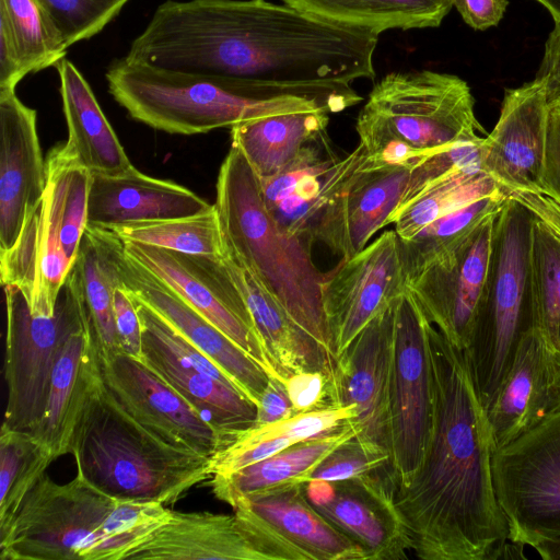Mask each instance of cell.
<instances>
[{"label": "cell", "instance_id": "cell-1", "mask_svg": "<svg viewBox=\"0 0 560 560\" xmlns=\"http://www.w3.org/2000/svg\"><path fill=\"white\" fill-rule=\"evenodd\" d=\"M378 35L267 0H167L126 56L153 67L272 83L374 79Z\"/></svg>", "mask_w": 560, "mask_h": 560}, {"label": "cell", "instance_id": "cell-2", "mask_svg": "<svg viewBox=\"0 0 560 560\" xmlns=\"http://www.w3.org/2000/svg\"><path fill=\"white\" fill-rule=\"evenodd\" d=\"M432 415L421 464L396 504L423 560H495L509 539L492 478L487 411L463 350L431 324Z\"/></svg>", "mask_w": 560, "mask_h": 560}, {"label": "cell", "instance_id": "cell-3", "mask_svg": "<svg viewBox=\"0 0 560 560\" xmlns=\"http://www.w3.org/2000/svg\"><path fill=\"white\" fill-rule=\"evenodd\" d=\"M108 91L129 116L174 135H198L288 113L342 112L362 101L347 82L272 83L182 72L126 56L105 73Z\"/></svg>", "mask_w": 560, "mask_h": 560}, {"label": "cell", "instance_id": "cell-4", "mask_svg": "<svg viewBox=\"0 0 560 560\" xmlns=\"http://www.w3.org/2000/svg\"><path fill=\"white\" fill-rule=\"evenodd\" d=\"M170 515L160 502L116 499L79 472L62 485L45 474L0 528V559H128Z\"/></svg>", "mask_w": 560, "mask_h": 560}, {"label": "cell", "instance_id": "cell-5", "mask_svg": "<svg viewBox=\"0 0 560 560\" xmlns=\"http://www.w3.org/2000/svg\"><path fill=\"white\" fill-rule=\"evenodd\" d=\"M214 207L224 254L252 271L336 362L322 300L326 273L308 247L278 226L265 206L259 177L233 145L220 166Z\"/></svg>", "mask_w": 560, "mask_h": 560}, {"label": "cell", "instance_id": "cell-6", "mask_svg": "<svg viewBox=\"0 0 560 560\" xmlns=\"http://www.w3.org/2000/svg\"><path fill=\"white\" fill-rule=\"evenodd\" d=\"M71 454L77 472L119 500L173 504L212 477L210 457L177 448L136 421L102 374L77 424Z\"/></svg>", "mask_w": 560, "mask_h": 560}, {"label": "cell", "instance_id": "cell-7", "mask_svg": "<svg viewBox=\"0 0 560 560\" xmlns=\"http://www.w3.org/2000/svg\"><path fill=\"white\" fill-rule=\"evenodd\" d=\"M366 168L407 167L485 129L467 82L433 70L390 72L369 93L355 124Z\"/></svg>", "mask_w": 560, "mask_h": 560}, {"label": "cell", "instance_id": "cell-8", "mask_svg": "<svg viewBox=\"0 0 560 560\" xmlns=\"http://www.w3.org/2000/svg\"><path fill=\"white\" fill-rule=\"evenodd\" d=\"M534 215L506 196L494 220L486 294L468 347L463 350L487 410L514 361L522 338L537 328L529 276Z\"/></svg>", "mask_w": 560, "mask_h": 560}, {"label": "cell", "instance_id": "cell-9", "mask_svg": "<svg viewBox=\"0 0 560 560\" xmlns=\"http://www.w3.org/2000/svg\"><path fill=\"white\" fill-rule=\"evenodd\" d=\"M365 164L361 145L341 158L325 132L307 143L285 171L259 178L265 206L278 226L306 247L323 243L345 257L346 198Z\"/></svg>", "mask_w": 560, "mask_h": 560}, {"label": "cell", "instance_id": "cell-10", "mask_svg": "<svg viewBox=\"0 0 560 560\" xmlns=\"http://www.w3.org/2000/svg\"><path fill=\"white\" fill-rule=\"evenodd\" d=\"M491 468L509 539H560V412L494 451Z\"/></svg>", "mask_w": 560, "mask_h": 560}, {"label": "cell", "instance_id": "cell-11", "mask_svg": "<svg viewBox=\"0 0 560 560\" xmlns=\"http://www.w3.org/2000/svg\"><path fill=\"white\" fill-rule=\"evenodd\" d=\"M392 313L388 407L392 464L398 488L408 485L418 470L430 433L431 323L408 288L392 303Z\"/></svg>", "mask_w": 560, "mask_h": 560}, {"label": "cell", "instance_id": "cell-12", "mask_svg": "<svg viewBox=\"0 0 560 560\" xmlns=\"http://www.w3.org/2000/svg\"><path fill=\"white\" fill-rule=\"evenodd\" d=\"M3 289L8 399L2 425L33 433L45 412L60 337L82 310L81 296L73 269L59 292L51 316L33 315L25 295L16 285L7 284Z\"/></svg>", "mask_w": 560, "mask_h": 560}, {"label": "cell", "instance_id": "cell-13", "mask_svg": "<svg viewBox=\"0 0 560 560\" xmlns=\"http://www.w3.org/2000/svg\"><path fill=\"white\" fill-rule=\"evenodd\" d=\"M124 249L247 352L270 376L280 378L222 256L192 255L136 242H124Z\"/></svg>", "mask_w": 560, "mask_h": 560}, {"label": "cell", "instance_id": "cell-14", "mask_svg": "<svg viewBox=\"0 0 560 560\" xmlns=\"http://www.w3.org/2000/svg\"><path fill=\"white\" fill-rule=\"evenodd\" d=\"M407 289L399 238L386 231L326 273L322 300L337 358L361 330Z\"/></svg>", "mask_w": 560, "mask_h": 560}, {"label": "cell", "instance_id": "cell-15", "mask_svg": "<svg viewBox=\"0 0 560 560\" xmlns=\"http://www.w3.org/2000/svg\"><path fill=\"white\" fill-rule=\"evenodd\" d=\"M497 214L407 281L428 320L459 350L470 342L486 294Z\"/></svg>", "mask_w": 560, "mask_h": 560}, {"label": "cell", "instance_id": "cell-16", "mask_svg": "<svg viewBox=\"0 0 560 560\" xmlns=\"http://www.w3.org/2000/svg\"><path fill=\"white\" fill-rule=\"evenodd\" d=\"M100 368L124 409L168 444L210 458L224 446L214 427L141 360L100 352Z\"/></svg>", "mask_w": 560, "mask_h": 560}, {"label": "cell", "instance_id": "cell-17", "mask_svg": "<svg viewBox=\"0 0 560 560\" xmlns=\"http://www.w3.org/2000/svg\"><path fill=\"white\" fill-rule=\"evenodd\" d=\"M396 488L390 472L305 483L313 506L363 550L365 560H405L412 551Z\"/></svg>", "mask_w": 560, "mask_h": 560}, {"label": "cell", "instance_id": "cell-18", "mask_svg": "<svg viewBox=\"0 0 560 560\" xmlns=\"http://www.w3.org/2000/svg\"><path fill=\"white\" fill-rule=\"evenodd\" d=\"M548 115L542 79L504 90L499 119L481 143V170L505 195L541 192Z\"/></svg>", "mask_w": 560, "mask_h": 560}, {"label": "cell", "instance_id": "cell-19", "mask_svg": "<svg viewBox=\"0 0 560 560\" xmlns=\"http://www.w3.org/2000/svg\"><path fill=\"white\" fill-rule=\"evenodd\" d=\"M392 305L373 318L337 358L328 384L329 406H354L361 442L390 452L388 381Z\"/></svg>", "mask_w": 560, "mask_h": 560}, {"label": "cell", "instance_id": "cell-20", "mask_svg": "<svg viewBox=\"0 0 560 560\" xmlns=\"http://www.w3.org/2000/svg\"><path fill=\"white\" fill-rule=\"evenodd\" d=\"M46 166L47 186L40 205L26 220L14 246L0 255L2 285H16L36 316L55 314L59 292L74 265L62 246L60 180L54 167Z\"/></svg>", "mask_w": 560, "mask_h": 560}, {"label": "cell", "instance_id": "cell-21", "mask_svg": "<svg viewBox=\"0 0 560 560\" xmlns=\"http://www.w3.org/2000/svg\"><path fill=\"white\" fill-rule=\"evenodd\" d=\"M119 267L129 293L189 340L257 407L270 377L267 371L125 249Z\"/></svg>", "mask_w": 560, "mask_h": 560}, {"label": "cell", "instance_id": "cell-22", "mask_svg": "<svg viewBox=\"0 0 560 560\" xmlns=\"http://www.w3.org/2000/svg\"><path fill=\"white\" fill-rule=\"evenodd\" d=\"M233 509L285 560H365L363 550L313 506L305 485L248 497Z\"/></svg>", "mask_w": 560, "mask_h": 560}, {"label": "cell", "instance_id": "cell-23", "mask_svg": "<svg viewBox=\"0 0 560 560\" xmlns=\"http://www.w3.org/2000/svg\"><path fill=\"white\" fill-rule=\"evenodd\" d=\"M0 255L16 243L26 220L40 205L47 166L36 128V110L0 91Z\"/></svg>", "mask_w": 560, "mask_h": 560}, {"label": "cell", "instance_id": "cell-24", "mask_svg": "<svg viewBox=\"0 0 560 560\" xmlns=\"http://www.w3.org/2000/svg\"><path fill=\"white\" fill-rule=\"evenodd\" d=\"M494 451L560 412V365L552 348L534 328L486 410Z\"/></svg>", "mask_w": 560, "mask_h": 560}, {"label": "cell", "instance_id": "cell-25", "mask_svg": "<svg viewBox=\"0 0 560 560\" xmlns=\"http://www.w3.org/2000/svg\"><path fill=\"white\" fill-rule=\"evenodd\" d=\"M100 374L98 346L82 305L60 337L45 412L33 432L55 459L71 453L77 424Z\"/></svg>", "mask_w": 560, "mask_h": 560}, {"label": "cell", "instance_id": "cell-26", "mask_svg": "<svg viewBox=\"0 0 560 560\" xmlns=\"http://www.w3.org/2000/svg\"><path fill=\"white\" fill-rule=\"evenodd\" d=\"M128 559L276 560L250 525L233 515L171 510L168 520Z\"/></svg>", "mask_w": 560, "mask_h": 560}, {"label": "cell", "instance_id": "cell-27", "mask_svg": "<svg viewBox=\"0 0 560 560\" xmlns=\"http://www.w3.org/2000/svg\"><path fill=\"white\" fill-rule=\"evenodd\" d=\"M213 206L182 185L148 176L133 166L116 176L92 174L88 225L112 230L195 215Z\"/></svg>", "mask_w": 560, "mask_h": 560}, {"label": "cell", "instance_id": "cell-28", "mask_svg": "<svg viewBox=\"0 0 560 560\" xmlns=\"http://www.w3.org/2000/svg\"><path fill=\"white\" fill-rule=\"evenodd\" d=\"M223 264L248 308L255 329L279 377L304 371L332 374L335 361L291 317L282 304L245 266L229 255Z\"/></svg>", "mask_w": 560, "mask_h": 560}, {"label": "cell", "instance_id": "cell-29", "mask_svg": "<svg viewBox=\"0 0 560 560\" xmlns=\"http://www.w3.org/2000/svg\"><path fill=\"white\" fill-rule=\"evenodd\" d=\"M68 128L67 150L92 174L116 176L133 167L90 84L68 59L56 65Z\"/></svg>", "mask_w": 560, "mask_h": 560}, {"label": "cell", "instance_id": "cell-30", "mask_svg": "<svg viewBox=\"0 0 560 560\" xmlns=\"http://www.w3.org/2000/svg\"><path fill=\"white\" fill-rule=\"evenodd\" d=\"M140 360L214 427L224 446L236 432L253 424L256 406L245 395L178 358L143 332Z\"/></svg>", "mask_w": 560, "mask_h": 560}, {"label": "cell", "instance_id": "cell-31", "mask_svg": "<svg viewBox=\"0 0 560 560\" xmlns=\"http://www.w3.org/2000/svg\"><path fill=\"white\" fill-rule=\"evenodd\" d=\"M358 433L353 419L349 420L331 433L295 443L234 472L212 476V492L217 499L233 508L248 497L293 485H305L316 467L334 450Z\"/></svg>", "mask_w": 560, "mask_h": 560}, {"label": "cell", "instance_id": "cell-32", "mask_svg": "<svg viewBox=\"0 0 560 560\" xmlns=\"http://www.w3.org/2000/svg\"><path fill=\"white\" fill-rule=\"evenodd\" d=\"M124 241L112 230L88 225L73 270L83 310L100 352H121L114 318V292L121 281Z\"/></svg>", "mask_w": 560, "mask_h": 560}, {"label": "cell", "instance_id": "cell-33", "mask_svg": "<svg viewBox=\"0 0 560 560\" xmlns=\"http://www.w3.org/2000/svg\"><path fill=\"white\" fill-rule=\"evenodd\" d=\"M67 45L35 0H0V91L28 73L56 66Z\"/></svg>", "mask_w": 560, "mask_h": 560}, {"label": "cell", "instance_id": "cell-34", "mask_svg": "<svg viewBox=\"0 0 560 560\" xmlns=\"http://www.w3.org/2000/svg\"><path fill=\"white\" fill-rule=\"evenodd\" d=\"M329 113L295 112L261 117L231 128L237 148L260 179L285 171L303 148L327 132Z\"/></svg>", "mask_w": 560, "mask_h": 560}, {"label": "cell", "instance_id": "cell-35", "mask_svg": "<svg viewBox=\"0 0 560 560\" xmlns=\"http://www.w3.org/2000/svg\"><path fill=\"white\" fill-rule=\"evenodd\" d=\"M320 20L380 35L388 30L438 27L451 0H283Z\"/></svg>", "mask_w": 560, "mask_h": 560}, {"label": "cell", "instance_id": "cell-36", "mask_svg": "<svg viewBox=\"0 0 560 560\" xmlns=\"http://www.w3.org/2000/svg\"><path fill=\"white\" fill-rule=\"evenodd\" d=\"M410 170L364 167L351 184L345 207L346 255L362 250L371 237L390 219L401 203Z\"/></svg>", "mask_w": 560, "mask_h": 560}, {"label": "cell", "instance_id": "cell-37", "mask_svg": "<svg viewBox=\"0 0 560 560\" xmlns=\"http://www.w3.org/2000/svg\"><path fill=\"white\" fill-rule=\"evenodd\" d=\"M497 183L481 168L454 173L396 210L390 219L400 240H407L436 219L478 199L502 194ZM505 194V192H504Z\"/></svg>", "mask_w": 560, "mask_h": 560}, {"label": "cell", "instance_id": "cell-38", "mask_svg": "<svg viewBox=\"0 0 560 560\" xmlns=\"http://www.w3.org/2000/svg\"><path fill=\"white\" fill-rule=\"evenodd\" d=\"M505 198L502 192L478 199L436 219L410 238L398 237L407 281L455 248L488 217L499 212Z\"/></svg>", "mask_w": 560, "mask_h": 560}, {"label": "cell", "instance_id": "cell-39", "mask_svg": "<svg viewBox=\"0 0 560 560\" xmlns=\"http://www.w3.org/2000/svg\"><path fill=\"white\" fill-rule=\"evenodd\" d=\"M54 460L51 453L33 433L1 425L0 528L9 524Z\"/></svg>", "mask_w": 560, "mask_h": 560}, {"label": "cell", "instance_id": "cell-40", "mask_svg": "<svg viewBox=\"0 0 560 560\" xmlns=\"http://www.w3.org/2000/svg\"><path fill=\"white\" fill-rule=\"evenodd\" d=\"M124 242L175 252L223 256L224 246L215 207L195 215L112 229Z\"/></svg>", "mask_w": 560, "mask_h": 560}, {"label": "cell", "instance_id": "cell-41", "mask_svg": "<svg viewBox=\"0 0 560 560\" xmlns=\"http://www.w3.org/2000/svg\"><path fill=\"white\" fill-rule=\"evenodd\" d=\"M529 276L537 329L555 352L560 327V240L536 217L530 234Z\"/></svg>", "mask_w": 560, "mask_h": 560}, {"label": "cell", "instance_id": "cell-42", "mask_svg": "<svg viewBox=\"0 0 560 560\" xmlns=\"http://www.w3.org/2000/svg\"><path fill=\"white\" fill-rule=\"evenodd\" d=\"M130 0H35L67 47L97 35Z\"/></svg>", "mask_w": 560, "mask_h": 560}, {"label": "cell", "instance_id": "cell-43", "mask_svg": "<svg viewBox=\"0 0 560 560\" xmlns=\"http://www.w3.org/2000/svg\"><path fill=\"white\" fill-rule=\"evenodd\" d=\"M380 472L394 475L390 455L354 436L334 450L316 467L307 482H334Z\"/></svg>", "mask_w": 560, "mask_h": 560}, {"label": "cell", "instance_id": "cell-44", "mask_svg": "<svg viewBox=\"0 0 560 560\" xmlns=\"http://www.w3.org/2000/svg\"><path fill=\"white\" fill-rule=\"evenodd\" d=\"M482 140L483 138L477 141L456 143L428 156L413 167L410 171L409 182L398 209L412 201L436 182L454 173L481 168Z\"/></svg>", "mask_w": 560, "mask_h": 560}, {"label": "cell", "instance_id": "cell-45", "mask_svg": "<svg viewBox=\"0 0 560 560\" xmlns=\"http://www.w3.org/2000/svg\"><path fill=\"white\" fill-rule=\"evenodd\" d=\"M114 318L120 350L138 360L142 357V326L133 298L124 287L114 292Z\"/></svg>", "mask_w": 560, "mask_h": 560}, {"label": "cell", "instance_id": "cell-46", "mask_svg": "<svg viewBox=\"0 0 560 560\" xmlns=\"http://www.w3.org/2000/svg\"><path fill=\"white\" fill-rule=\"evenodd\" d=\"M294 413H304L329 406V375L322 371H304L284 381Z\"/></svg>", "mask_w": 560, "mask_h": 560}, {"label": "cell", "instance_id": "cell-47", "mask_svg": "<svg viewBox=\"0 0 560 560\" xmlns=\"http://www.w3.org/2000/svg\"><path fill=\"white\" fill-rule=\"evenodd\" d=\"M539 194L560 201V98L549 102L545 171Z\"/></svg>", "mask_w": 560, "mask_h": 560}, {"label": "cell", "instance_id": "cell-48", "mask_svg": "<svg viewBox=\"0 0 560 560\" xmlns=\"http://www.w3.org/2000/svg\"><path fill=\"white\" fill-rule=\"evenodd\" d=\"M294 415L284 382L270 376L256 407V418L253 424L275 423Z\"/></svg>", "mask_w": 560, "mask_h": 560}, {"label": "cell", "instance_id": "cell-49", "mask_svg": "<svg viewBox=\"0 0 560 560\" xmlns=\"http://www.w3.org/2000/svg\"><path fill=\"white\" fill-rule=\"evenodd\" d=\"M451 3L468 26L485 31L500 23L509 0H451Z\"/></svg>", "mask_w": 560, "mask_h": 560}, {"label": "cell", "instance_id": "cell-50", "mask_svg": "<svg viewBox=\"0 0 560 560\" xmlns=\"http://www.w3.org/2000/svg\"><path fill=\"white\" fill-rule=\"evenodd\" d=\"M535 78L545 81L549 102L560 98V22L555 23L546 40L544 57Z\"/></svg>", "mask_w": 560, "mask_h": 560}, {"label": "cell", "instance_id": "cell-51", "mask_svg": "<svg viewBox=\"0 0 560 560\" xmlns=\"http://www.w3.org/2000/svg\"><path fill=\"white\" fill-rule=\"evenodd\" d=\"M534 549L545 560H560V539L538 544Z\"/></svg>", "mask_w": 560, "mask_h": 560}, {"label": "cell", "instance_id": "cell-52", "mask_svg": "<svg viewBox=\"0 0 560 560\" xmlns=\"http://www.w3.org/2000/svg\"><path fill=\"white\" fill-rule=\"evenodd\" d=\"M540 3L552 16L553 22H560V0H535Z\"/></svg>", "mask_w": 560, "mask_h": 560}, {"label": "cell", "instance_id": "cell-53", "mask_svg": "<svg viewBox=\"0 0 560 560\" xmlns=\"http://www.w3.org/2000/svg\"><path fill=\"white\" fill-rule=\"evenodd\" d=\"M555 355H556V359L560 365V327H559V331H558V338H557V346H556V349H555Z\"/></svg>", "mask_w": 560, "mask_h": 560}]
</instances>
